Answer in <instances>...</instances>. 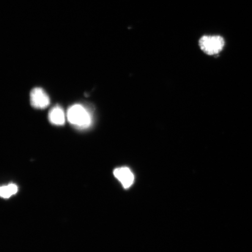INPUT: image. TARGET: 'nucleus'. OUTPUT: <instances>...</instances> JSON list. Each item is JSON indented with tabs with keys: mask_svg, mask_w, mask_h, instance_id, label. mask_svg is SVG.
Here are the masks:
<instances>
[{
	"mask_svg": "<svg viewBox=\"0 0 252 252\" xmlns=\"http://www.w3.org/2000/svg\"><path fill=\"white\" fill-rule=\"evenodd\" d=\"M17 186L15 184H10L2 187L0 189V194L2 197L7 198L17 193Z\"/></svg>",
	"mask_w": 252,
	"mask_h": 252,
	"instance_id": "423d86ee",
	"label": "nucleus"
},
{
	"mask_svg": "<svg viewBox=\"0 0 252 252\" xmlns=\"http://www.w3.org/2000/svg\"><path fill=\"white\" fill-rule=\"evenodd\" d=\"M225 45L224 40L218 35H205L199 40L200 49L208 55H216L221 52Z\"/></svg>",
	"mask_w": 252,
	"mask_h": 252,
	"instance_id": "f03ea898",
	"label": "nucleus"
},
{
	"mask_svg": "<svg viewBox=\"0 0 252 252\" xmlns=\"http://www.w3.org/2000/svg\"><path fill=\"white\" fill-rule=\"evenodd\" d=\"M30 100L32 106L37 109H45L50 104L48 94L40 88H35L32 90Z\"/></svg>",
	"mask_w": 252,
	"mask_h": 252,
	"instance_id": "7ed1b4c3",
	"label": "nucleus"
},
{
	"mask_svg": "<svg viewBox=\"0 0 252 252\" xmlns=\"http://www.w3.org/2000/svg\"><path fill=\"white\" fill-rule=\"evenodd\" d=\"M48 118L53 125L62 126L65 124V115L61 106H56L50 110Z\"/></svg>",
	"mask_w": 252,
	"mask_h": 252,
	"instance_id": "39448f33",
	"label": "nucleus"
},
{
	"mask_svg": "<svg viewBox=\"0 0 252 252\" xmlns=\"http://www.w3.org/2000/svg\"><path fill=\"white\" fill-rule=\"evenodd\" d=\"M67 117L71 125L81 128L89 127L92 122L90 112L80 104H75L68 109Z\"/></svg>",
	"mask_w": 252,
	"mask_h": 252,
	"instance_id": "f257e3e1",
	"label": "nucleus"
},
{
	"mask_svg": "<svg viewBox=\"0 0 252 252\" xmlns=\"http://www.w3.org/2000/svg\"><path fill=\"white\" fill-rule=\"evenodd\" d=\"M113 173H114L115 177L122 183L123 187L125 189L130 188L133 184L134 175L131 170L127 167L116 168Z\"/></svg>",
	"mask_w": 252,
	"mask_h": 252,
	"instance_id": "20e7f679",
	"label": "nucleus"
}]
</instances>
